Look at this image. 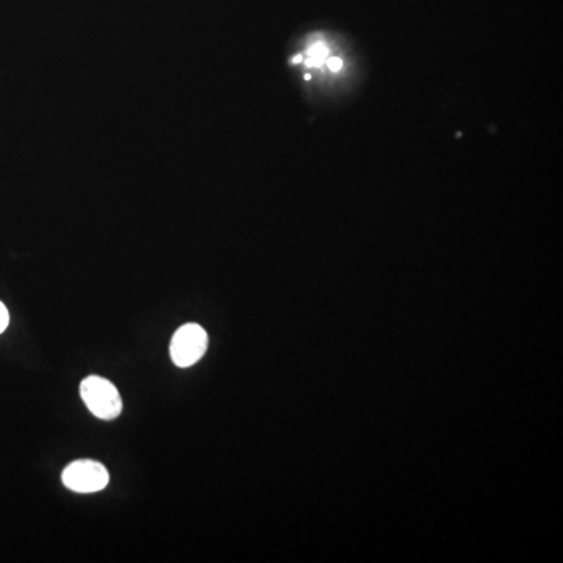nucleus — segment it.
Wrapping results in <instances>:
<instances>
[{
    "mask_svg": "<svg viewBox=\"0 0 563 563\" xmlns=\"http://www.w3.org/2000/svg\"><path fill=\"white\" fill-rule=\"evenodd\" d=\"M61 480L72 492L96 493L108 486L110 474L101 461L84 459L69 463L61 474Z\"/></svg>",
    "mask_w": 563,
    "mask_h": 563,
    "instance_id": "3",
    "label": "nucleus"
},
{
    "mask_svg": "<svg viewBox=\"0 0 563 563\" xmlns=\"http://www.w3.org/2000/svg\"><path fill=\"white\" fill-rule=\"evenodd\" d=\"M300 57H302V60L306 58L307 67H321L324 61L327 60V57H329V49H327L326 42L317 40V41H313L308 46L306 55H300Z\"/></svg>",
    "mask_w": 563,
    "mask_h": 563,
    "instance_id": "4",
    "label": "nucleus"
},
{
    "mask_svg": "<svg viewBox=\"0 0 563 563\" xmlns=\"http://www.w3.org/2000/svg\"><path fill=\"white\" fill-rule=\"evenodd\" d=\"M8 324H10V313L6 310V307L0 302V334L5 332Z\"/></svg>",
    "mask_w": 563,
    "mask_h": 563,
    "instance_id": "5",
    "label": "nucleus"
},
{
    "mask_svg": "<svg viewBox=\"0 0 563 563\" xmlns=\"http://www.w3.org/2000/svg\"><path fill=\"white\" fill-rule=\"evenodd\" d=\"M80 395L85 406L99 420H116L122 412L120 391L110 380L101 376L84 379L80 384Z\"/></svg>",
    "mask_w": 563,
    "mask_h": 563,
    "instance_id": "1",
    "label": "nucleus"
},
{
    "mask_svg": "<svg viewBox=\"0 0 563 563\" xmlns=\"http://www.w3.org/2000/svg\"><path fill=\"white\" fill-rule=\"evenodd\" d=\"M209 346V336L204 327L199 324H183L175 330L174 336L171 340V359L179 368H190L198 363L204 357L205 351Z\"/></svg>",
    "mask_w": 563,
    "mask_h": 563,
    "instance_id": "2",
    "label": "nucleus"
},
{
    "mask_svg": "<svg viewBox=\"0 0 563 563\" xmlns=\"http://www.w3.org/2000/svg\"><path fill=\"white\" fill-rule=\"evenodd\" d=\"M327 67H329V69L332 72L342 71V58H338V57H334V58H327Z\"/></svg>",
    "mask_w": 563,
    "mask_h": 563,
    "instance_id": "6",
    "label": "nucleus"
}]
</instances>
